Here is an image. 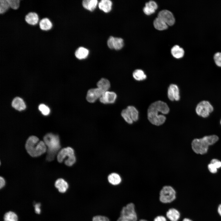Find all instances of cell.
Returning a JSON list of instances; mask_svg holds the SVG:
<instances>
[{"instance_id":"obj_28","label":"cell","mask_w":221,"mask_h":221,"mask_svg":"<svg viewBox=\"0 0 221 221\" xmlns=\"http://www.w3.org/2000/svg\"><path fill=\"white\" fill-rule=\"evenodd\" d=\"M121 115L128 123L130 124L133 123V121L131 118L130 111L127 108L122 110Z\"/></svg>"},{"instance_id":"obj_33","label":"cell","mask_w":221,"mask_h":221,"mask_svg":"<svg viewBox=\"0 0 221 221\" xmlns=\"http://www.w3.org/2000/svg\"><path fill=\"white\" fill-rule=\"evenodd\" d=\"M76 161L75 155L71 156L67 158L64 161L65 164L67 166H71L73 165Z\"/></svg>"},{"instance_id":"obj_38","label":"cell","mask_w":221,"mask_h":221,"mask_svg":"<svg viewBox=\"0 0 221 221\" xmlns=\"http://www.w3.org/2000/svg\"><path fill=\"white\" fill-rule=\"evenodd\" d=\"M210 163L212 164L217 169L221 167V161L218 159H213Z\"/></svg>"},{"instance_id":"obj_40","label":"cell","mask_w":221,"mask_h":221,"mask_svg":"<svg viewBox=\"0 0 221 221\" xmlns=\"http://www.w3.org/2000/svg\"><path fill=\"white\" fill-rule=\"evenodd\" d=\"M153 221H167L166 219L162 215H158L153 219Z\"/></svg>"},{"instance_id":"obj_6","label":"cell","mask_w":221,"mask_h":221,"mask_svg":"<svg viewBox=\"0 0 221 221\" xmlns=\"http://www.w3.org/2000/svg\"><path fill=\"white\" fill-rule=\"evenodd\" d=\"M120 217L124 221H137L138 215L135 204L130 203L123 207L121 211Z\"/></svg>"},{"instance_id":"obj_43","label":"cell","mask_w":221,"mask_h":221,"mask_svg":"<svg viewBox=\"0 0 221 221\" xmlns=\"http://www.w3.org/2000/svg\"><path fill=\"white\" fill-rule=\"evenodd\" d=\"M218 212L219 215L221 216V204L218 206Z\"/></svg>"},{"instance_id":"obj_17","label":"cell","mask_w":221,"mask_h":221,"mask_svg":"<svg viewBox=\"0 0 221 221\" xmlns=\"http://www.w3.org/2000/svg\"><path fill=\"white\" fill-rule=\"evenodd\" d=\"M38 24L40 29L44 31H49L52 27V24L51 21L47 17L44 18L40 20Z\"/></svg>"},{"instance_id":"obj_37","label":"cell","mask_w":221,"mask_h":221,"mask_svg":"<svg viewBox=\"0 0 221 221\" xmlns=\"http://www.w3.org/2000/svg\"><path fill=\"white\" fill-rule=\"evenodd\" d=\"M143 11L145 14L147 15H150L154 13L155 12V10L147 6H145L143 8Z\"/></svg>"},{"instance_id":"obj_9","label":"cell","mask_w":221,"mask_h":221,"mask_svg":"<svg viewBox=\"0 0 221 221\" xmlns=\"http://www.w3.org/2000/svg\"><path fill=\"white\" fill-rule=\"evenodd\" d=\"M158 17L162 20L168 25H173L175 22V19L172 13L167 10H161L158 14Z\"/></svg>"},{"instance_id":"obj_34","label":"cell","mask_w":221,"mask_h":221,"mask_svg":"<svg viewBox=\"0 0 221 221\" xmlns=\"http://www.w3.org/2000/svg\"><path fill=\"white\" fill-rule=\"evenodd\" d=\"M214 60L215 64L218 66L221 67V52L216 53L214 56Z\"/></svg>"},{"instance_id":"obj_30","label":"cell","mask_w":221,"mask_h":221,"mask_svg":"<svg viewBox=\"0 0 221 221\" xmlns=\"http://www.w3.org/2000/svg\"><path fill=\"white\" fill-rule=\"evenodd\" d=\"M10 8L8 0H0V14L5 13Z\"/></svg>"},{"instance_id":"obj_14","label":"cell","mask_w":221,"mask_h":221,"mask_svg":"<svg viewBox=\"0 0 221 221\" xmlns=\"http://www.w3.org/2000/svg\"><path fill=\"white\" fill-rule=\"evenodd\" d=\"M25 19L26 23L31 25H35L38 24L40 21L38 14L33 12H30L27 14L25 15Z\"/></svg>"},{"instance_id":"obj_36","label":"cell","mask_w":221,"mask_h":221,"mask_svg":"<svg viewBox=\"0 0 221 221\" xmlns=\"http://www.w3.org/2000/svg\"><path fill=\"white\" fill-rule=\"evenodd\" d=\"M145 6L149 7L155 10L157 9L158 7L157 3L155 1L152 0L146 3Z\"/></svg>"},{"instance_id":"obj_39","label":"cell","mask_w":221,"mask_h":221,"mask_svg":"<svg viewBox=\"0 0 221 221\" xmlns=\"http://www.w3.org/2000/svg\"><path fill=\"white\" fill-rule=\"evenodd\" d=\"M209 171L212 173H215L217 171V169L212 163H210L208 165Z\"/></svg>"},{"instance_id":"obj_4","label":"cell","mask_w":221,"mask_h":221,"mask_svg":"<svg viewBox=\"0 0 221 221\" xmlns=\"http://www.w3.org/2000/svg\"><path fill=\"white\" fill-rule=\"evenodd\" d=\"M43 140L47 147L46 159L48 161H52L61 147L59 137L51 133H48L44 136Z\"/></svg>"},{"instance_id":"obj_7","label":"cell","mask_w":221,"mask_h":221,"mask_svg":"<svg viewBox=\"0 0 221 221\" xmlns=\"http://www.w3.org/2000/svg\"><path fill=\"white\" fill-rule=\"evenodd\" d=\"M213 110V107L208 101L204 100L200 102L196 108L197 114L203 118L207 117Z\"/></svg>"},{"instance_id":"obj_19","label":"cell","mask_w":221,"mask_h":221,"mask_svg":"<svg viewBox=\"0 0 221 221\" xmlns=\"http://www.w3.org/2000/svg\"><path fill=\"white\" fill-rule=\"evenodd\" d=\"M171 53L174 57L176 59H180L184 56V51L182 48L178 45H176L172 48Z\"/></svg>"},{"instance_id":"obj_42","label":"cell","mask_w":221,"mask_h":221,"mask_svg":"<svg viewBox=\"0 0 221 221\" xmlns=\"http://www.w3.org/2000/svg\"><path fill=\"white\" fill-rule=\"evenodd\" d=\"M0 188L1 189L5 185V181L3 177L1 176L0 177Z\"/></svg>"},{"instance_id":"obj_11","label":"cell","mask_w":221,"mask_h":221,"mask_svg":"<svg viewBox=\"0 0 221 221\" xmlns=\"http://www.w3.org/2000/svg\"><path fill=\"white\" fill-rule=\"evenodd\" d=\"M75 155L74 151L73 148L68 147L61 149L57 155V160L58 162L62 163L64 159L68 157Z\"/></svg>"},{"instance_id":"obj_24","label":"cell","mask_w":221,"mask_h":221,"mask_svg":"<svg viewBox=\"0 0 221 221\" xmlns=\"http://www.w3.org/2000/svg\"><path fill=\"white\" fill-rule=\"evenodd\" d=\"M98 4L97 0H84L82 2V5L86 9L91 11L94 10Z\"/></svg>"},{"instance_id":"obj_44","label":"cell","mask_w":221,"mask_h":221,"mask_svg":"<svg viewBox=\"0 0 221 221\" xmlns=\"http://www.w3.org/2000/svg\"><path fill=\"white\" fill-rule=\"evenodd\" d=\"M182 221H192L189 219L187 218H184L183 219Z\"/></svg>"},{"instance_id":"obj_27","label":"cell","mask_w":221,"mask_h":221,"mask_svg":"<svg viewBox=\"0 0 221 221\" xmlns=\"http://www.w3.org/2000/svg\"><path fill=\"white\" fill-rule=\"evenodd\" d=\"M4 221H18L17 215L12 211L6 212L4 216Z\"/></svg>"},{"instance_id":"obj_16","label":"cell","mask_w":221,"mask_h":221,"mask_svg":"<svg viewBox=\"0 0 221 221\" xmlns=\"http://www.w3.org/2000/svg\"><path fill=\"white\" fill-rule=\"evenodd\" d=\"M55 186L60 193H64L68 188V184L62 178L57 179L55 182Z\"/></svg>"},{"instance_id":"obj_20","label":"cell","mask_w":221,"mask_h":221,"mask_svg":"<svg viewBox=\"0 0 221 221\" xmlns=\"http://www.w3.org/2000/svg\"><path fill=\"white\" fill-rule=\"evenodd\" d=\"M112 2L109 0H102L99 3V9L105 13L109 12L111 9Z\"/></svg>"},{"instance_id":"obj_8","label":"cell","mask_w":221,"mask_h":221,"mask_svg":"<svg viewBox=\"0 0 221 221\" xmlns=\"http://www.w3.org/2000/svg\"><path fill=\"white\" fill-rule=\"evenodd\" d=\"M105 92L102 90L98 87L91 89L87 91L86 99L89 103H94L98 99H99Z\"/></svg>"},{"instance_id":"obj_23","label":"cell","mask_w":221,"mask_h":221,"mask_svg":"<svg viewBox=\"0 0 221 221\" xmlns=\"http://www.w3.org/2000/svg\"><path fill=\"white\" fill-rule=\"evenodd\" d=\"M153 25L155 29L159 30L166 29L168 27L167 24L162 20L158 17L154 19Z\"/></svg>"},{"instance_id":"obj_31","label":"cell","mask_w":221,"mask_h":221,"mask_svg":"<svg viewBox=\"0 0 221 221\" xmlns=\"http://www.w3.org/2000/svg\"><path fill=\"white\" fill-rule=\"evenodd\" d=\"M38 109L42 114L44 115H47L49 114L50 110L49 108L44 104H40L39 106Z\"/></svg>"},{"instance_id":"obj_32","label":"cell","mask_w":221,"mask_h":221,"mask_svg":"<svg viewBox=\"0 0 221 221\" xmlns=\"http://www.w3.org/2000/svg\"><path fill=\"white\" fill-rule=\"evenodd\" d=\"M10 8L14 10L17 9L20 4V0H8Z\"/></svg>"},{"instance_id":"obj_12","label":"cell","mask_w":221,"mask_h":221,"mask_svg":"<svg viewBox=\"0 0 221 221\" xmlns=\"http://www.w3.org/2000/svg\"><path fill=\"white\" fill-rule=\"evenodd\" d=\"M168 96L171 101H178L180 99L179 90L177 85L173 84L170 85L168 90Z\"/></svg>"},{"instance_id":"obj_29","label":"cell","mask_w":221,"mask_h":221,"mask_svg":"<svg viewBox=\"0 0 221 221\" xmlns=\"http://www.w3.org/2000/svg\"><path fill=\"white\" fill-rule=\"evenodd\" d=\"M129 110L133 122L137 121L138 118V112L134 107L130 106L127 107Z\"/></svg>"},{"instance_id":"obj_5","label":"cell","mask_w":221,"mask_h":221,"mask_svg":"<svg viewBox=\"0 0 221 221\" xmlns=\"http://www.w3.org/2000/svg\"><path fill=\"white\" fill-rule=\"evenodd\" d=\"M176 195V192L172 187L169 185H165L162 188L160 191L159 201L164 204L171 203L175 200Z\"/></svg>"},{"instance_id":"obj_45","label":"cell","mask_w":221,"mask_h":221,"mask_svg":"<svg viewBox=\"0 0 221 221\" xmlns=\"http://www.w3.org/2000/svg\"><path fill=\"white\" fill-rule=\"evenodd\" d=\"M139 221H149L146 219H140Z\"/></svg>"},{"instance_id":"obj_26","label":"cell","mask_w":221,"mask_h":221,"mask_svg":"<svg viewBox=\"0 0 221 221\" xmlns=\"http://www.w3.org/2000/svg\"><path fill=\"white\" fill-rule=\"evenodd\" d=\"M134 78L138 81L143 80L146 78V76L142 70L138 69L135 70L133 73Z\"/></svg>"},{"instance_id":"obj_22","label":"cell","mask_w":221,"mask_h":221,"mask_svg":"<svg viewBox=\"0 0 221 221\" xmlns=\"http://www.w3.org/2000/svg\"><path fill=\"white\" fill-rule=\"evenodd\" d=\"M108 180L110 184L114 185L119 184L122 181L120 176L116 173H112L109 174L108 177Z\"/></svg>"},{"instance_id":"obj_15","label":"cell","mask_w":221,"mask_h":221,"mask_svg":"<svg viewBox=\"0 0 221 221\" xmlns=\"http://www.w3.org/2000/svg\"><path fill=\"white\" fill-rule=\"evenodd\" d=\"M166 215L170 221H178L180 217V213L176 209L172 208L166 211Z\"/></svg>"},{"instance_id":"obj_46","label":"cell","mask_w":221,"mask_h":221,"mask_svg":"<svg viewBox=\"0 0 221 221\" xmlns=\"http://www.w3.org/2000/svg\"><path fill=\"white\" fill-rule=\"evenodd\" d=\"M117 221H124L120 217H119Z\"/></svg>"},{"instance_id":"obj_21","label":"cell","mask_w":221,"mask_h":221,"mask_svg":"<svg viewBox=\"0 0 221 221\" xmlns=\"http://www.w3.org/2000/svg\"><path fill=\"white\" fill-rule=\"evenodd\" d=\"M88 50L83 47H80L76 51L75 55L78 59L81 60L86 58L89 54Z\"/></svg>"},{"instance_id":"obj_13","label":"cell","mask_w":221,"mask_h":221,"mask_svg":"<svg viewBox=\"0 0 221 221\" xmlns=\"http://www.w3.org/2000/svg\"><path fill=\"white\" fill-rule=\"evenodd\" d=\"M116 94L112 91H106L100 98V101L104 104L113 103L117 98Z\"/></svg>"},{"instance_id":"obj_35","label":"cell","mask_w":221,"mask_h":221,"mask_svg":"<svg viewBox=\"0 0 221 221\" xmlns=\"http://www.w3.org/2000/svg\"><path fill=\"white\" fill-rule=\"evenodd\" d=\"M92 221H110L109 219L104 216L98 215L94 216Z\"/></svg>"},{"instance_id":"obj_10","label":"cell","mask_w":221,"mask_h":221,"mask_svg":"<svg viewBox=\"0 0 221 221\" xmlns=\"http://www.w3.org/2000/svg\"><path fill=\"white\" fill-rule=\"evenodd\" d=\"M107 44L108 47L111 49L119 50L121 49L123 46V39L121 38L110 36L108 40Z\"/></svg>"},{"instance_id":"obj_25","label":"cell","mask_w":221,"mask_h":221,"mask_svg":"<svg viewBox=\"0 0 221 221\" xmlns=\"http://www.w3.org/2000/svg\"><path fill=\"white\" fill-rule=\"evenodd\" d=\"M98 88L104 92L108 91L110 87V83L109 81L105 78H102L97 83Z\"/></svg>"},{"instance_id":"obj_1","label":"cell","mask_w":221,"mask_h":221,"mask_svg":"<svg viewBox=\"0 0 221 221\" xmlns=\"http://www.w3.org/2000/svg\"><path fill=\"white\" fill-rule=\"evenodd\" d=\"M169 111V108L166 103L161 101H156L152 103L148 108V119L153 125H162L166 119L163 114H167Z\"/></svg>"},{"instance_id":"obj_47","label":"cell","mask_w":221,"mask_h":221,"mask_svg":"<svg viewBox=\"0 0 221 221\" xmlns=\"http://www.w3.org/2000/svg\"><path fill=\"white\" fill-rule=\"evenodd\" d=\"M220 123H221V121H220Z\"/></svg>"},{"instance_id":"obj_18","label":"cell","mask_w":221,"mask_h":221,"mask_svg":"<svg viewBox=\"0 0 221 221\" xmlns=\"http://www.w3.org/2000/svg\"><path fill=\"white\" fill-rule=\"evenodd\" d=\"M12 106L18 111H21L26 108V105L24 101L19 97H16L13 99L12 103Z\"/></svg>"},{"instance_id":"obj_3","label":"cell","mask_w":221,"mask_h":221,"mask_svg":"<svg viewBox=\"0 0 221 221\" xmlns=\"http://www.w3.org/2000/svg\"><path fill=\"white\" fill-rule=\"evenodd\" d=\"M25 148L28 153L33 157H38L45 153L47 147L44 142L40 141L37 137L31 136L27 139Z\"/></svg>"},{"instance_id":"obj_2","label":"cell","mask_w":221,"mask_h":221,"mask_svg":"<svg viewBox=\"0 0 221 221\" xmlns=\"http://www.w3.org/2000/svg\"><path fill=\"white\" fill-rule=\"evenodd\" d=\"M218 140V136L215 135L195 139L192 142V149L196 153L204 154L207 152L209 146L214 144Z\"/></svg>"},{"instance_id":"obj_41","label":"cell","mask_w":221,"mask_h":221,"mask_svg":"<svg viewBox=\"0 0 221 221\" xmlns=\"http://www.w3.org/2000/svg\"><path fill=\"white\" fill-rule=\"evenodd\" d=\"M41 204L38 203L34 205V208L35 212L37 214H39L41 212V209L40 208Z\"/></svg>"}]
</instances>
